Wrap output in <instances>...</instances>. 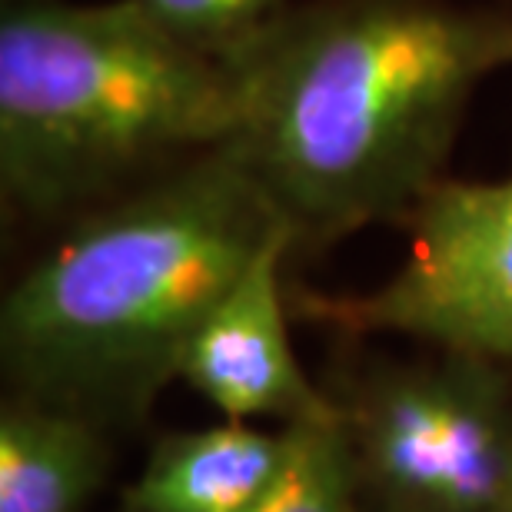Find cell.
Returning <instances> with one entry per match:
<instances>
[{
	"label": "cell",
	"instance_id": "1",
	"mask_svg": "<svg viewBox=\"0 0 512 512\" xmlns=\"http://www.w3.org/2000/svg\"><path fill=\"white\" fill-rule=\"evenodd\" d=\"M230 67V143L296 247H323L406 220L443 180L476 90L512 67V17L449 0H326L286 10Z\"/></svg>",
	"mask_w": 512,
	"mask_h": 512
},
{
	"label": "cell",
	"instance_id": "2",
	"mask_svg": "<svg viewBox=\"0 0 512 512\" xmlns=\"http://www.w3.org/2000/svg\"><path fill=\"white\" fill-rule=\"evenodd\" d=\"M293 230L240 150H207L80 213L0 306L14 396L100 426L150 413L193 333L276 233Z\"/></svg>",
	"mask_w": 512,
	"mask_h": 512
},
{
	"label": "cell",
	"instance_id": "3",
	"mask_svg": "<svg viewBox=\"0 0 512 512\" xmlns=\"http://www.w3.org/2000/svg\"><path fill=\"white\" fill-rule=\"evenodd\" d=\"M230 64L180 44L137 0H7L0 17V187L34 220L87 213L227 147Z\"/></svg>",
	"mask_w": 512,
	"mask_h": 512
},
{
	"label": "cell",
	"instance_id": "4",
	"mask_svg": "<svg viewBox=\"0 0 512 512\" xmlns=\"http://www.w3.org/2000/svg\"><path fill=\"white\" fill-rule=\"evenodd\" d=\"M336 406L366 512H512V366L433 350Z\"/></svg>",
	"mask_w": 512,
	"mask_h": 512
},
{
	"label": "cell",
	"instance_id": "5",
	"mask_svg": "<svg viewBox=\"0 0 512 512\" xmlns=\"http://www.w3.org/2000/svg\"><path fill=\"white\" fill-rule=\"evenodd\" d=\"M406 230L396 270L370 293L320 303V316L512 366V177L439 180Z\"/></svg>",
	"mask_w": 512,
	"mask_h": 512
},
{
	"label": "cell",
	"instance_id": "6",
	"mask_svg": "<svg viewBox=\"0 0 512 512\" xmlns=\"http://www.w3.org/2000/svg\"><path fill=\"white\" fill-rule=\"evenodd\" d=\"M293 250V230L276 233L183 350L180 383L223 419L300 426L340 416L336 396L306 376L293 350L283 306V263Z\"/></svg>",
	"mask_w": 512,
	"mask_h": 512
},
{
	"label": "cell",
	"instance_id": "7",
	"mask_svg": "<svg viewBox=\"0 0 512 512\" xmlns=\"http://www.w3.org/2000/svg\"><path fill=\"white\" fill-rule=\"evenodd\" d=\"M296 426L223 419L153 443L124 493V512H253L280 486Z\"/></svg>",
	"mask_w": 512,
	"mask_h": 512
},
{
	"label": "cell",
	"instance_id": "8",
	"mask_svg": "<svg viewBox=\"0 0 512 512\" xmlns=\"http://www.w3.org/2000/svg\"><path fill=\"white\" fill-rule=\"evenodd\" d=\"M107 469L94 419L24 396L0 409V512H84Z\"/></svg>",
	"mask_w": 512,
	"mask_h": 512
},
{
	"label": "cell",
	"instance_id": "9",
	"mask_svg": "<svg viewBox=\"0 0 512 512\" xmlns=\"http://www.w3.org/2000/svg\"><path fill=\"white\" fill-rule=\"evenodd\" d=\"M253 512H360L343 416L296 426L290 469Z\"/></svg>",
	"mask_w": 512,
	"mask_h": 512
},
{
	"label": "cell",
	"instance_id": "10",
	"mask_svg": "<svg viewBox=\"0 0 512 512\" xmlns=\"http://www.w3.org/2000/svg\"><path fill=\"white\" fill-rule=\"evenodd\" d=\"M157 24L213 60H237L286 10V0H137Z\"/></svg>",
	"mask_w": 512,
	"mask_h": 512
},
{
	"label": "cell",
	"instance_id": "11",
	"mask_svg": "<svg viewBox=\"0 0 512 512\" xmlns=\"http://www.w3.org/2000/svg\"><path fill=\"white\" fill-rule=\"evenodd\" d=\"M360 512H366V509H363V503H360Z\"/></svg>",
	"mask_w": 512,
	"mask_h": 512
}]
</instances>
